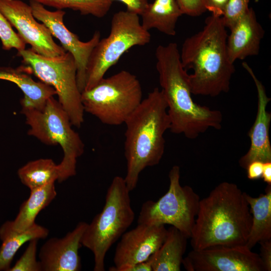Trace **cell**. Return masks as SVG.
I'll list each match as a JSON object with an SVG mask.
<instances>
[{"instance_id":"6da1fadb","label":"cell","mask_w":271,"mask_h":271,"mask_svg":"<svg viewBox=\"0 0 271 271\" xmlns=\"http://www.w3.org/2000/svg\"><path fill=\"white\" fill-rule=\"evenodd\" d=\"M251 215L245 192L223 182L200 199L190 237L192 249L245 245Z\"/></svg>"},{"instance_id":"7a4b0ae2","label":"cell","mask_w":271,"mask_h":271,"mask_svg":"<svg viewBox=\"0 0 271 271\" xmlns=\"http://www.w3.org/2000/svg\"><path fill=\"white\" fill-rule=\"evenodd\" d=\"M227 36L222 17L211 14L203 29L183 42L180 59L186 70H193L188 75L192 94L215 97L229 91L235 67L227 52Z\"/></svg>"},{"instance_id":"3957f363","label":"cell","mask_w":271,"mask_h":271,"mask_svg":"<svg viewBox=\"0 0 271 271\" xmlns=\"http://www.w3.org/2000/svg\"><path fill=\"white\" fill-rule=\"evenodd\" d=\"M155 56L159 83L167 104L171 131L194 139L209 128L220 129L221 112L194 102L188 74L181 63L177 44L171 42L159 45Z\"/></svg>"},{"instance_id":"277c9868","label":"cell","mask_w":271,"mask_h":271,"mask_svg":"<svg viewBox=\"0 0 271 271\" xmlns=\"http://www.w3.org/2000/svg\"><path fill=\"white\" fill-rule=\"evenodd\" d=\"M124 124L126 172L124 179L130 192L136 188L141 172L159 164L164 154V134L171 122L162 90L156 87L150 92Z\"/></svg>"},{"instance_id":"5b68a950","label":"cell","mask_w":271,"mask_h":271,"mask_svg":"<svg viewBox=\"0 0 271 271\" xmlns=\"http://www.w3.org/2000/svg\"><path fill=\"white\" fill-rule=\"evenodd\" d=\"M129 192L124 178L115 176L107 189L102 211L87 224L83 234L81 242L94 255V271L105 270L107 252L134 220Z\"/></svg>"},{"instance_id":"8992f818","label":"cell","mask_w":271,"mask_h":271,"mask_svg":"<svg viewBox=\"0 0 271 271\" xmlns=\"http://www.w3.org/2000/svg\"><path fill=\"white\" fill-rule=\"evenodd\" d=\"M28 134L48 145H59L64 156L58 164L57 181L62 182L76 174L77 159L84 153V145L72 128L69 116L58 101L50 97L41 109L22 107Z\"/></svg>"},{"instance_id":"52a82bcc","label":"cell","mask_w":271,"mask_h":271,"mask_svg":"<svg viewBox=\"0 0 271 271\" xmlns=\"http://www.w3.org/2000/svg\"><path fill=\"white\" fill-rule=\"evenodd\" d=\"M81 98L84 112L103 124L119 125L124 123L142 101V89L137 77L123 70L84 90Z\"/></svg>"},{"instance_id":"ba28073f","label":"cell","mask_w":271,"mask_h":271,"mask_svg":"<svg viewBox=\"0 0 271 271\" xmlns=\"http://www.w3.org/2000/svg\"><path fill=\"white\" fill-rule=\"evenodd\" d=\"M26 72L33 73L42 82L53 87L58 101L68 114L72 125L80 127L84 121V110L77 82L74 58L69 52L55 57L40 55L31 48L18 51Z\"/></svg>"},{"instance_id":"9c48e42d","label":"cell","mask_w":271,"mask_h":271,"mask_svg":"<svg viewBox=\"0 0 271 271\" xmlns=\"http://www.w3.org/2000/svg\"><path fill=\"white\" fill-rule=\"evenodd\" d=\"M151 39L150 32L142 26L138 15L126 10L115 13L108 36L100 39L90 55L84 90L95 85L129 49L147 45Z\"/></svg>"},{"instance_id":"30bf717a","label":"cell","mask_w":271,"mask_h":271,"mask_svg":"<svg viewBox=\"0 0 271 271\" xmlns=\"http://www.w3.org/2000/svg\"><path fill=\"white\" fill-rule=\"evenodd\" d=\"M168 176L170 183L167 192L157 201L148 200L143 203L138 224L170 225L190 238L200 197L191 187L181 186L179 166H173Z\"/></svg>"},{"instance_id":"8fae6325","label":"cell","mask_w":271,"mask_h":271,"mask_svg":"<svg viewBox=\"0 0 271 271\" xmlns=\"http://www.w3.org/2000/svg\"><path fill=\"white\" fill-rule=\"evenodd\" d=\"M182 265L188 271H265L259 254L245 245L192 249Z\"/></svg>"},{"instance_id":"7c38bea8","label":"cell","mask_w":271,"mask_h":271,"mask_svg":"<svg viewBox=\"0 0 271 271\" xmlns=\"http://www.w3.org/2000/svg\"><path fill=\"white\" fill-rule=\"evenodd\" d=\"M30 5L35 18L42 22L49 29L52 36L58 39L63 48L73 56L77 68V84L82 92L85 86L88 61L93 48L100 39V32L95 31L88 41L82 42L64 25L65 11L62 10L50 11L42 4L34 1H30Z\"/></svg>"},{"instance_id":"4fadbf2b","label":"cell","mask_w":271,"mask_h":271,"mask_svg":"<svg viewBox=\"0 0 271 271\" xmlns=\"http://www.w3.org/2000/svg\"><path fill=\"white\" fill-rule=\"evenodd\" d=\"M0 12L36 53L55 57L66 52L54 42L49 29L36 21L30 5L20 0H0Z\"/></svg>"},{"instance_id":"5bb4252c","label":"cell","mask_w":271,"mask_h":271,"mask_svg":"<svg viewBox=\"0 0 271 271\" xmlns=\"http://www.w3.org/2000/svg\"><path fill=\"white\" fill-rule=\"evenodd\" d=\"M167 229L164 225H150L138 224L131 230L125 231L115 248L114 266L110 271H127L131 266L147 260L161 246Z\"/></svg>"},{"instance_id":"9a60e30c","label":"cell","mask_w":271,"mask_h":271,"mask_svg":"<svg viewBox=\"0 0 271 271\" xmlns=\"http://www.w3.org/2000/svg\"><path fill=\"white\" fill-rule=\"evenodd\" d=\"M86 222H79L62 238L52 237L40 248L39 257L42 271H79L81 268L79 250Z\"/></svg>"},{"instance_id":"2e32d148","label":"cell","mask_w":271,"mask_h":271,"mask_svg":"<svg viewBox=\"0 0 271 271\" xmlns=\"http://www.w3.org/2000/svg\"><path fill=\"white\" fill-rule=\"evenodd\" d=\"M242 66L254 82L258 99L256 118L248 134L250 140V146L247 153L239 160L240 166L246 169L249 164L254 161L263 163L271 161V145L269 136L271 113L266 110V106L270 98L267 96L265 87L247 63H242Z\"/></svg>"},{"instance_id":"e0dca14e","label":"cell","mask_w":271,"mask_h":271,"mask_svg":"<svg viewBox=\"0 0 271 271\" xmlns=\"http://www.w3.org/2000/svg\"><path fill=\"white\" fill-rule=\"evenodd\" d=\"M230 31L227 39V48L232 63L258 54L264 30L252 8H249Z\"/></svg>"},{"instance_id":"ac0fdd59","label":"cell","mask_w":271,"mask_h":271,"mask_svg":"<svg viewBox=\"0 0 271 271\" xmlns=\"http://www.w3.org/2000/svg\"><path fill=\"white\" fill-rule=\"evenodd\" d=\"M0 79L16 84L22 90L24 94L21 100L22 107L41 109L50 97L57 94L53 87L42 81H35L19 68H0Z\"/></svg>"},{"instance_id":"d6986e66","label":"cell","mask_w":271,"mask_h":271,"mask_svg":"<svg viewBox=\"0 0 271 271\" xmlns=\"http://www.w3.org/2000/svg\"><path fill=\"white\" fill-rule=\"evenodd\" d=\"M251 215V224L245 245L251 249L259 242L271 239V184L265 193L253 197L245 192Z\"/></svg>"},{"instance_id":"ffe728a7","label":"cell","mask_w":271,"mask_h":271,"mask_svg":"<svg viewBox=\"0 0 271 271\" xmlns=\"http://www.w3.org/2000/svg\"><path fill=\"white\" fill-rule=\"evenodd\" d=\"M48 234L47 228L36 223L26 230L18 231L12 228L10 221L5 222L0 227V271H9L16 253L26 242L44 239Z\"/></svg>"},{"instance_id":"44dd1931","label":"cell","mask_w":271,"mask_h":271,"mask_svg":"<svg viewBox=\"0 0 271 271\" xmlns=\"http://www.w3.org/2000/svg\"><path fill=\"white\" fill-rule=\"evenodd\" d=\"M188 238L171 226L160 247L152 255V271H180Z\"/></svg>"},{"instance_id":"7402d4cb","label":"cell","mask_w":271,"mask_h":271,"mask_svg":"<svg viewBox=\"0 0 271 271\" xmlns=\"http://www.w3.org/2000/svg\"><path fill=\"white\" fill-rule=\"evenodd\" d=\"M183 15L175 0H154L142 14L141 24L146 30L156 29L168 36L176 35V27Z\"/></svg>"},{"instance_id":"603a6c76","label":"cell","mask_w":271,"mask_h":271,"mask_svg":"<svg viewBox=\"0 0 271 271\" xmlns=\"http://www.w3.org/2000/svg\"><path fill=\"white\" fill-rule=\"evenodd\" d=\"M28 198L21 205L13 221H10L12 228L21 231L35 223V219L41 210L49 205L57 195L55 183L30 190Z\"/></svg>"},{"instance_id":"cb8c5ba5","label":"cell","mask_w":271,"mask_h":271,"mask_svg":"<svg viewBox=\"0 0 271 271\" xmlns=\"http://www.w3.org/2000/svg\"><path fill=\"white\" fill-rule=\"evenodd\" d=\"M21 182L30 190L55 183L59 176V167L51 159H40L27 163L18 171Z\"/></svg>"},{"instance_id":"d4e9b609","label":"cell","mask_w":271,"mask_h":271,"mask_svg":"<svg viewBox=\"0 0 271 271\" xmlns=\"http://www.w3.org/2000/svg\"><path fill=\"white\" fill-rule=\"evenodd\" d=\"M58 10L70 9L82 15H92L101 18L109 11L112 2L110 0H30Z\"/></svg>"},{"instance_id":"484cf974","label":"cell","mask_w":271,"mask_h":271,"mask_svg":"<svg viewBox=\"0 0 271 271\" xmlns=\"http://www.w3.org/2000/svg\"><path fill=\"white\" fill-rule=\"evenodd\" d=\"M11 24L0 12V39L5 50L15 48L18 51L25 49L26 43L16 33Z\"/></svg>"},{"instance_id":"4316f807","label":"cell","mask_w":271,"mask_h":271,"mask_svg":"<svg viewBox=\"0 0 271 271\" xmlns=\"http://www.w3.org/2000/svg\"><path fill=\"white\" fill-rule=\"evenodd\" d=\"M38 240L29 241L22 255L9 271H42L40 262L36 258Z\"/></svg>"},{"instance_id":"83f0119b","label":"cell","mask_w":271,"mask_h":271,"mask_svg":"<svg viewBox=\"0 0 271 271\" xmlns=\"http://www.w3.org/2000/svg\"><path fill=\"white\" fill-rule=\"evenodd\" d=\"M250 0H228L222 17L226 28L231 29L249 9Z\"/></svg>"},{"instance_id":"f1b7e54d","label":"cell","mask_w":271,"mask_h":271,"mask_svg":"<svg viewBox=\"0 0 271 271\" xmlns=\"http://www.w3.org/2000/svg\"><path fill=\"white\" fill-rule=\"evenodd\" d=\"M183 15L197 17L207 11L206 0H175Z\"/></svg>"},{"instance_id":"f546056e","label":"cell","mask_w":271,"mask_h":271,"mask_svg":"<svg viewBox=\"0 0 271 271\" xmlns=\"http://www.w3.org/2000/svg\"><path fill=\"white\" fill-rule=\"evenodd\" d=\"M118 1L124 4L126 11L141 16L148 6L149 3L148 0H110Z\"/></svg>"},{"instance_id":"4dcf8cb0","label":"cell","mask_w":271,"mask_h":271,"mask_svg":"<svg viewBox=\"0 0 271 271\" xmlns=\"http://www.w3.org/2000/svg\"><path fill=\"white\" fill-rule=\"evenodd\" d=\"M260 244L259 254L264 265L265 271L271 270V239L258 243Z\"/></svg>"},{"instance_id":"1f68e13d","label":"cell","mask_w":271,"mask_h":271,"mask_svg":"<svg viewBox=\"0 0 271 271\" xmlns=\"http://www.w3.org/2000/svg\"><path fill=\"white\" fill-rule=\"evenodd\" d=\"M263 162L254 161L251 162L246 168L247 177L249 180H254L261 178Z\"/></svg>"},{"instance_id":"d6a6232c","label":"cell","mask_w":271,"mask_h":271,"mask_svg":"<svg viewBox=\"0 0 271 271\" xmlns=\"http://www.w3.org/2000/svg\"><path fill=\"white\" fill-rule=\"evenodd\" d=\"M228 0H206V9L212 15L222 17Z\"/></svg>"},{"instance_id":"836d02e7","label":"cell","mask_w":271,"mask_h":271,"mask_svg":"<svg viewBox=\"0 0 271 271\" xmlns=\"http://www.w3.org/2000/svg\"><path fill=\"white\" fill-rule=\"evenodd\" d=\"M152 262L151 255L147 260L135 264L127 271H152Z\"/></svg>"},{"instance_id":"e575fe53","label":"cell","mask_w":271,"mask_h":271,"mask_svg":"<svg viewBox=\"0 0 271 271\" xmlns=\"http://www.w3.org/2000/svg\"><path fill=\"white\" fill-rule=\"evenodd\" d=\"M261 178L267 184H271V161L263 163Z\"/></svg>"}]
</instances>
